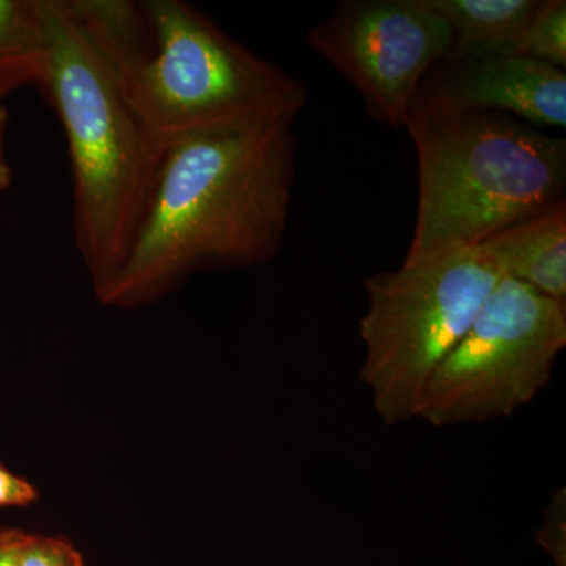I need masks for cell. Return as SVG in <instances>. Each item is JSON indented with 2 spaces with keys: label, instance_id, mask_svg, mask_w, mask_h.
<instances>
[{
  "label": "cell",
  "instance_id": "1",
  "mask_svg": "<svg viewBox=\"0 0 566 566\" xmlns=\"http://www.w3.org/2000/svg\"><path fill=\"white\" fill-rule=\"evenodd\" d=\"M297 115L259 112L167 142L139 233L98 300L139 307L199 271L273 260L289 223Z\"/></svg>",
  "mask_w": 566,
  "mask_h": 566
},
{
  "label": "cell",
  "instance_id": "2",
  "mask_svg": "<svg viewBox=\"0 0 566 566\" xmlns=\"http://www.w3.org/2000/svg\"><path fill=\"white\" fill-rule=\"evenodd\" d=\"M123 93L164 142L282 111L307 88L185 0H71Z\"/></svg>",
  "mask_w": 566,
  "mask_h": 566
},
{
  "label": "cell",
  "instance_id": "3",
  "mask_svg": "<svg viewBox=\"0 0 566 566\" xmlns=\"http://www.w3.org/2000/svg\"><path fill=\"white\" fill-rule=\"evenodd\" d=\"M50 98L69 142L73 234L96 297L132 251L166 142L148 128L71 0H44Z\"/></svg>",
  "mask_w": 566,
  "mask_h": 566
},
{
  "label": "cell",
  "instance_id": "4",
  "mask_svg": "<svg viewBox=\"0 0 566 566\" xmlns=\"http://www.w3.org/2000/svg\"><path fill=\"white\" fill-rule=\"evenodd\" d=\"M405 128L419 163V203L403 263L474 248L566 200V140L512 115L417 92Z\"/></svg>",
  "mask_w": 566,
  "mask_h": 566
},
{
  "label": "cell",
  "instance_id": "5",
  "mask_svg": "<svg viewBox=\"0 0 566 566\" xmlns=\"http://www.w3.org/2000/svg\"><path fill=\"white\" fill-rule=\"evenodd\" d=\"M504 277L491 249L479 244L365 279L359 379L382 423L394 427L415 419L417 401L436 368Z\"/></svg>",
  "mask_w": 566,
  "mask_h": 566
},
{
  "label": "cell",
  "instance_id": "6",
  "mask_svg": "<svg viewBox=\"0 0 566 566\" xmlns=\"http://www.w3.org/2000/svg\"><path fill=\"white\" fill-rule=\"evenodd\" d=\"M566 346V304L502 279L415 409L434 428L505 419L549 386Z\"/></svg>",
  "mask_w": 566,
  "mask_h": 566
},
{
  "label": "cell",
  "instance_id": "7",
  "mask_svg": "<svg viewBox=\"0 0 566 566\" xmlns=\"http://www.w3.org/2000/svg\"><path fill=\"white\" fill-rule=\"evenodd\" d=\"M307 43L359 92L376 122L397 129L427 74L452 52L453 32L428 0H342Z\"/></svg>",
  "mask_w": 566,
  "mask_h": 566
},
{
  "label": "cell",
  "instance_id": "8",
  "mask_svg": "<svg viewBox=\"0 0 566 566\" xmlns=\"http://www.w3.org/2000/svg\"><path fill=\"white\" fill-rule=\"evenodd\" d=\"M419 92L465 109L502 112L535 128L566 126V71L524 54L447 57Z\"/></svg>",
  "mask_w": 566,
  "mask_h": 566
},
{
  "label": "cell",
  "instance_id": "9",
  "mask_svg": "<svg viewBox=\"0 0 566 566\" xmlns=\"http://www.w3.org/2000/svg\"><path fill=\"white\" fill-rule=\"evenodd\" d=\"M506 277L566 304V200L483 241Z\"/></svg>",
  "mask_w": 566,
  "mask_h": 566
},
{
  "label": "cell",
  "instance_id": "10",
  "mask_svg": "<svg viewBox=\"0 0 566 566\" xmlns=\"http://www.w3.org/2000/svg\"><path fill=\"white\" fill-rule=\"evenodd\" d=\"M449 22V57L523 54L528 22L539 0H428Z\"/></svg>",
  "mask_w": 566,
  "mask_h": 566
},
{
  "label": "cell",
  "instance_id": "11",
  "mask_svg": "<svg viewBox=\"0 0 566 566\" xmlns=\"http://www.w3.org/2000/svg\"><path fill=\"white\" fill-rule=\"evenodd\" d=\"M46 76L44 0H0V102Z\"/></svg>",
  "mask_w": 566,
  "mask_h": 566
},
{
  "label": "cell",
  "instance_id": "12",
  "mask_svg": "<svg viewBox=\"0 0 566 566\" xmlns=\"http://www.w3.org/2000/svg\"><path fill=\"white\" fill-rule=\"evenodd\" d=\"M523 54L566 70L565 0H539L528 22Z\"/></svg>",
  "mask_w": 566,
  "mask_h": 566
},
{
  "label": "cell",
  "instance_id": "13",
  "mask_svg": "<svg viewBox=\"0 0 566 566\" xmlns=\"http://www.w3.org/2000/svg\"><path fill=\"white\" fill-rule=\"evenodd\" d=\"M536 543L553 558L556 566H566V490L557 488L546 506Z\"/></svg>",
  "mask_w": 566,
  "mask_h": 566
},
{
  "label": "cell",
  "instance_id": "14",
  "mask_svg": "<svg viewBox=\"0 0 566 566\" xmlns=\"http://www.w3.org/2000/svg\"><path fill=\"white\" fill-rule=\"evenodd\" d=\"M77 549L55 536L29 534L21 553V566H71Z\"/></svg>",
  "mask_w": 566,
  "mask_h": 566
},
{
  "label": "cell",
  "instance_id": "15",
  "mask_svg": "<svg viewBox=\"0 0 566 566\" xmlns=\"http://www.w3.org/2000/svg\"><path fill=\"white\" fill-rule=\"evenodd\" d=\"M39 499L35 488L0 464V506H28Z\"/></svg>",
  "mask_w": 566,
  "mask_h": 566
},
{
  "label": "cell",
  "instance_id": "16",
  "mask_svg": "<svg viewBox=\"0 0 566 566\" xmlns=\"http://www.w3.org/2000/svg\"><path fill=\"white\" fill-rule=\"evenodd\" d=\"M29 534L18 528H0V566H21V553Z\"/></svg>",
  "mask_w": 566,
  "mask_h": 566
},
{
  "label": "cell",
  "instance_id": "17",
  "mask_svg": "<svg viewBox=\"0 0 566 566\" xmlns=\"http://www.w3.org/2000/svg\"><path fill=\"white\" fill-rule=\"evenodd\" d=\"M7 125H9V111L6 103L0 102V196L11 186V167L6 151Z\"/></svg>",
  "mask_w": 566,
  "mask_h": 566
},
{
  "label": "cell",
  "instance_id": "18",
  "mask_svg": "<svg viewBox=\"0 0 566 566\" xmlns=\"http://www.w3.org/2000/svg\"><path fill=\"white\" fill-rule=\"evenodd\" d=\"M71 566H85L84 560H82L80 551H77L76 556H74L73 565H71Z\"/></svg>",
  "mask_w": 566,
  "mask_h": 566
}]
</instances>
